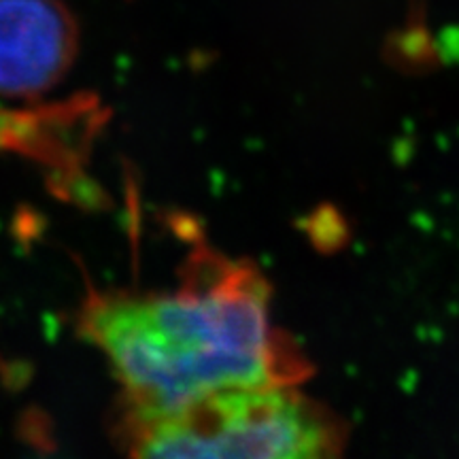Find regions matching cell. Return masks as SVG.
Here are the masks:
<instances>
[{
  "label": "cell",
  "instance_id": "6da1fadb",
  "mask_svg": "<svg viewBox=\"0 0 459 459\" xmlns=\"http://www.w3.org/2000/svg\"><path fill=\"white\" fill-rule=\"evenodd\" d=\"M79 325L117 377L124 409H169L232 385H294L307 372L273 328L266 279L213 251L192 257L172 291L94 294Z\"/></svg>",
  "mask_w": 459,
  "mask_h": 459
},
{
  "label": "cell",
  "instance_id": "7a4b0ae2",
  "mask_svg": "<svg viewBox=\"0 0 459 459\" xmlns=\"http://www.w3.org/2000/svg\"><path fill=\"white\" fill-rule=\"evenodd\" d=\"M117 440L130 455L200 459L330 457L344 428L291 385H232L158 411L122 409Z\"/></svg>",
  "mask_w": 459,
  "mask_h": 459
},
{
  "label": "cell",
  "instance_id": "3957f363",
  "mask_svg": "<svg viewBox=\"0 0 459 459\" xmlns=\"http://www.w3.org/2000/svg\"><path fill=\"white\" fill-rule=\"evenodd\" d=\"M79 51L62 0H0V96L30 99L60 83Z\"/></svg>",
  "mask_w": 459,
  "mask_h": 459
}]
</instances>
